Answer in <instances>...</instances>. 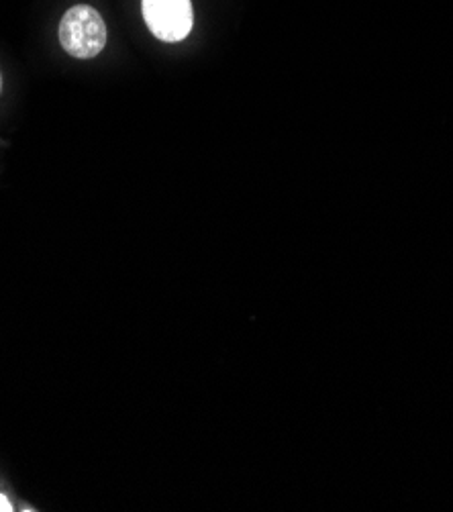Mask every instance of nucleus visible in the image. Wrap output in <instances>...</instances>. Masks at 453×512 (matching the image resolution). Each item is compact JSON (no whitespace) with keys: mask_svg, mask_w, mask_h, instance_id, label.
<instances>
[{"mask_svg":"<svg viewBox=\"0 0 453 512\" xmlns=\"http://www.w3.org/2000/svg\"><path fill=\"white\" fill-rule=\"evenodd\" d=\"M107 25L90 5H74L60 21V43L68 56L92 60L107 45Z\"/></svg>","mask_w":453,"mask_h":512,"instance_id":"obj_1","label":"nucleus"},{"mask_svg":"<svg viewBox=\"0 0 453 512\" xmlns=\"http://www.w3.org/2000/svg\"><path fill=\"white\" fill-rule=\"evenodd\" d=\"M141 11L151 35L166 43L186 39L194 25L190 0H141Z\"/></svg>","mask_w":453,"mask_h":512,"instance_id":"obj_2","label":"nucleus"},{"mask_svg":"<svg viewBox=\"0 0 453 512\" xmlns=\"http://www.w3.org/2000/svg\"><path fill=\"white\" fill-rule=\"evenodd\" d=\"M11 510H15L13 504L7 500V496L0 494V512H11Z\"/></svg>","mask_w":453,"mask_h":512,"instance_id":"obj_3","label":"nucleus"},{"mask_svg":"<svg viewBox=\"0 0 453 512\" xmlns=\"http://www.w3.org/2000/svg\"><path fill=\"white\" fill-rule=\"evenodd\" d=\"M0 92H3V74H0Z\"/></svg>","mask_w":453,"mask_h":512,"instance_id":"obj_4","label":"nucleus"}]
</instances>
